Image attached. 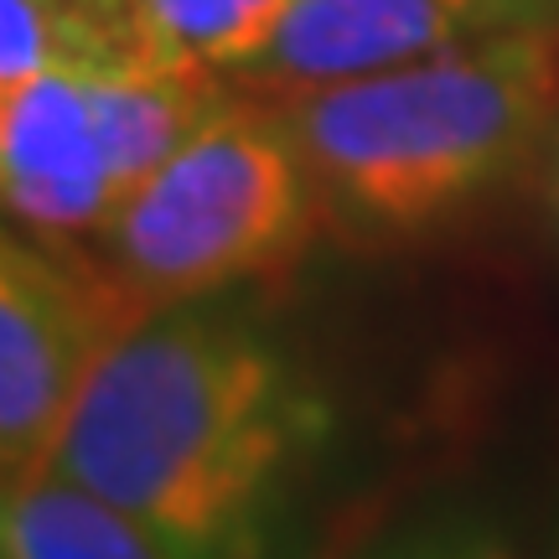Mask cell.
I'll use <instances>...</instances> for the list:
<instances>
[{"mask_svg":"<svg viewBox=\"0 0 559 559\" xmlns=\"http://www.w3.org/2000/svg\"><path fill=\"white\" fill-rule=\"evenodd\" d=\"M332 430V400L290 342L207 296L145 317L104 358L52 472L177 559H296Z\"/></svg>","mask_w":559,"mask_h":559,"instance_id":"obj_1","label":"cell"},{"mask_svg":"<svg viewBox=\"0 0 559 559\" xmlns=\"http://www.w3.org/2000/svg\"><path fill=\"white\" fill-rule=\"evenodd\" d=\"M285 115L317 198L373 239H419L487 198L559 120V32L519 26L373 79L326 83Z\"/></svg>","mask_w":559,"mask_h":559,"instance_id":"obj_2","label":"cell"},{"mask_svg":"<svg viewBox=\"0 0 559 559\" xmlns=\"http://www.w3.org/2000/svg\"><path fill=\"white\" fill-rule=\"evenodd\" d=\"M317 181L270 99L234 88L198 135L104 223V260L151 311L270 280L317 223Z\"/></svg>","mask_w":559,"mask_h":559,"instance_id":"obj_3","label":"cell"},{"mask_svg":"<svg viewBox=\"0 0 559 559\" xmlns=\"http://www.w3.org/2000/svg\"><path fill=\"white\" fill-rule=\"evenodd\" d=\"M156 317L120 270L73 239H0V466L5 487L52 472L104 358Z\"/></svg>","mask_w":559,"mask_h":559,"instance_id":"obj_4","label":"cell"},{"mask_svg":"<svg viewBox=\"0 0 559 559\" xmlns=\"http://www.w3.org/2000/svg\"><path fill=\"white\" fill-rule=\"evenodd\" d=\"M528 0H296L275 47L228 79L260 99H290L326 83L373 79L461 47L472 32L513 21Z\"/></svg>","mask_w":559,"mask_h":559,"instance_id":"obj_5","label":"cell"},{"mask_svg":"<svg viewBox=\"0 0 559 559\" xmlns=\"http://www.w3.org/2000/svg\"><path fill=\"white\" fill-rule=\"evenodd\" d=\"M0 192L26 234L79 239L115 218L104 140L79 58L0 94Z\"/></svg>","mask_w":559,"mask_h":559,"instance_id":"obj_6","label":"cell"},{"mask_svg":"<svg viewBox=\"0 0 559 559\" xmlns=\"http://www.w3.org/2000/svg\"><path fill=\"white\" fill-rule=\"evenodd\" d=\"M79 62L88 73V99H94V120H99L115 207L140 181L156 177L234 99V83L223 73L151 58L140 47H120V52H99V58Z\"/></svg>","mask_w":559,"mask_h":559,"instance_id":"obj_7","label":"cell"},{"mask_svg":"<svg viewBox=\"0 0 559 559\" xmlns=\"http://www.w3.org/2000/svg\"><path fill=\"white\" fill-rule=\"evenodd\" d=\"M0 559H177L166 544L109 498L62 472L5 487Z\"/></svg>","mask_w":559,"mask_h":559,"instance_id":"obj_8","label":"cell"},{"mask_svg":"<svg viewBox=\"0 0 559 559\" xmlns=\"http://www.w3.org/2000/svg\"><path fill=\"white\" fill-rule=\"evenodd\" d=\"M140 52L239 79L275 47L296 0H124Z\"/></svg>","mask_w":559,"mask_h":559,"instance_id":"obj_9","label":"cell"},{"mask_svg":"<svg viewBox=\"0 0 559 559\" xmlns=\"http://www.w3.org/2000/svg\"><path fill=\"white\" fill-rule=\"evenodd\" d=\"M347 559H519L498 513L481 502H430L362 539Z\"/></svg>","mask_w":559,"mask_h":559,"instance_id":"obj_10","label":"cell"},{"mask_svg":"<svg viewBox=\"0 0 559 559\" xmlns=\"http://www.w3.org/2000/svg\"><path fill=\"white\" fill-rule=\"evenodd\" d=\"M62 58V0H0V94Z\"/></svg>","mask_w":559,"mask_h":559,"instance_id":"obj_11","label":"cell"},{"mask_svg":"<svg viewBox=\"0 0 559 559\" xmlns=\"http://www.w3.org/2000/svg\"><path fill=\"white\" fill-rule=\"evenodd\" d=\"M544 192H549V213L559 223V120L549 130V140H544Z\"/></svg>","mask_w":559,"mask_h":559,"instance_id":"obj_12","label":"cell"},{"mask_svg":"<svg viewBox=\"0 0 559 559\" xmlns=\"http://www.w3.org/2000/svg\"><path fill=\"white\" fill-rule=\"evenodd\" d=\"M534 559H559V513H555V523H549V539L539 544V555Z\"/></svg>","mask_w":559,"mask_h":559,"instance_id":"obj_13","label":"cell"}]
</instances>
